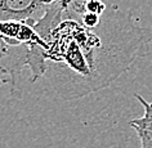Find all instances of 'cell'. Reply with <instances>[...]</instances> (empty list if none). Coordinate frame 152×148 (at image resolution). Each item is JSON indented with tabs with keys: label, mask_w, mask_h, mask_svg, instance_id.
Instances as JSON below:
<instances>
[{
	"label": "cell",
	"mask_w": 152,
	"mask_h": 148,
	"mask_svg": "<svg viewBox=\"0 0 152 148\" xmlns=\"http://www.w3.org/2000/svg\"><path fill=\"white\" fill-rule=\"evenodd\" d=\"M4 75H5V74H4V72H3L1 70H0V77H1V76H4Z\"/></svg>",
	"instance_id": "8992f818"
},
{
	"label": "cell",
	"mask_w": 152,
	"mask_h": 148,
	"mask_svg": "<svg viewBox=\"0 0 152 148\" xmlns=\"http://www.w3.org/2000/svg\"><path fill=\"white\" fill-rule=\"evenodd\" d=\"M30 45L9 40L0 35V70L9 76L10 94L21 97V72L28 66Z\"/></svg>",
	"instance_id": "7a4b0ae2"
},
{
	"label": "cell",
	"mask_w": 152,
	"mask_h": 148,
	"mask_svg": "<svg viewBox=\"0 0 152 148\" xmlns=\"http://www.w3.org/2000/svg\"><path fill=\"white\" fill-rule=\"evenodd\" d=\"M152 28L140 26L130 13L107 5L99 22L83 25L66 8L50 31L44 76L61 99L89 96L112 84L134 61L150 50Z\"/></svg>",
	"instance_id": "6da1fadb"
},
{
	"label": "cell",
	"mask_w": 152,
	"mask_h": 148,
	"mask_svg": "<svg viewBox=\"0 0 152 148\" xmlns=\"http://www.w3.org/2000/svg\"><path fill=\"white\" fill-rule=\"evenodd\" d=\"M56 1L57 0H0V22L14 21L34 26Z\"/></svg>",
	"instance_id": "3957f363"
},
{
	"label": "cell",
	"mask_w": 152,
	"mask_h": 148,
	"mask_svg": "<svg viewBox=\"0 0 152 148\" xmlns=\"http://www.w3.org/2000/svg\"><path fill=\"white\" fill-rule=\"evenodd\" d=\"M137 131V135L140 142V148H152V133L146 130H139V129H134Z\"/></svg>",
	"instance_id": "5b68a950"
},
{
	"label": "cell",
	"mask_w": 152,
	"mask_h": 148,
	"mask_svg": "<svg viewBox=\"0 0 152 148\" xmlns=\"http://www.w3.org/2000/svg\"><path fill=\"white\" fill-rule=\"evenodd\" d=\"M137 101L142 104L144 109V113L142 117H137L129 121V125L134 129H139V130H146L152 133V102L146 101L140 94H134Z\"/></svg>",
	"instance_id": "277c9868"
}]
</instances>
